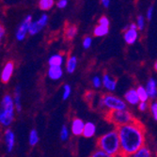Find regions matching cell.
Returning a JSON list of instances; mask_svg holds the SVG:
<instances>
[{
	"label": "cell",
	"instance_id": "1",
	"mask_svg": "<svg viewBox=\"0 0 157 157\" xmlns=\"http://www.w3.org/2000/svg\"><path fill=\"white\" fill-rule=\"evenodd\" d=\"M120 140V155L129 157L141 147L145 146L146 129L141 121L135 119L131 123L117 128Z\"/></svg>",
	"mask_w": 157,
	"mask_h": 157
},
{
	"label": "cell",
	"instance_id": "2",
	"mask_svg": "<svg viewBox=\"0 0 157 157\" xmlns=\"http://www.w3.org/2000/svg\"><path fill=\"white\" fill-rule=\"evenodd\" d=\"M98 149L105 153L116 157L120 155V140L117 130L110 131L101 136L97 140Z\"/></svg>",
	"mask_w": 157,
	"mask_h": 157
},
{
	"label": "cell",
	"instance_id": "3",
	"mask_svg": "<svg viewBox=\"0 0 157 157\" xmlns=\"http://www.w3.org/2000/svg\"><path fill=\"white\" fill-rule=\"evenodd\" d=\"M14 118V104L10 95H5L0 105V124L10 126Z\"/></svg>",
	"mask_w": 157,
	"mask_h": 157
},
{
	"label": "cell",
	"instance_id": "4",
	"mask_svg": "<svg viewBox=\"0 0 157 157\" xmlns=\"http://www.w3.org/2000/svg\"><path fill=\"white\" fill-rule=\"evenodd\" d=\"M105 119L111 124L117 126V128L126 125V124H129L135 120L134 116L127 110L106 111L105 115Z\"/></svg>",
	"mask_w": 157,
	"mask_h": 157
},
{
	"label": "cell",
	"instance_id": "5",
	"mask_svg": "<svg viewBox=\"0 0 157 157\" xmlns=\"http://www.w3.org/2000/svg\"><path fill=\"white\" fill-rule=\"evenodd\" d=\"M99 105L102 108H106L108 111L127 110L126 104L121 99L113 94H104L100 99Z\"/></svg>",
	"mask_w": 157,
	"mask_h": 157
},
{
	"label": "cell",
	"instance_id": "6",
	"mask_svg": "<svg viewBox=\"0 0 157 157\" xmlns=\"http://www.w3.org/2000/svg\"><path fill=\"white\" fill-rule=\"evenodd\" d=\"M47 22H48V16L46 14H42L39 20L30 24L29 28H28V33L30 35H36L46 25Z\"/></svg>",
	"mask_w": 157,
	"mask_h": 157
},
{
	"label": "cell",
	"instance_id": "7",
	"mask_svg": "<svg viewBox=\"0 0 157 157\" xmlns=\"http://www.w3.org/2000/svg\"><path fill=\"white\" fill-rule=\"evenodd\" d=\"M32 23V17L30 15H27L25 20L22 22L20 26L16 31V39L18 40H23L25 38L26 33H28V28H29L30 24Z\"/></svg>",
	"mask_w": 157,
	"mask_h": 157
},
{
	"label": "cell",
	"instance_id": "8",
	"mask_svg": "<svg viewBox=\"0 0 157 157\" xmlns=\"http://www.w3.org/2000/svg\"><path fill=\"white\" fill-rule=\"evenodd\" d=\"M13 70H14V63L12 61L7 62L1 73V81L3 83H8L10 81L13 74Z\"/></svg>",
	"mask_w": 157,
	"mask_h": 157
},
{
	"label": "cell",
	"instance_id": "9",
	"mask_svg": "<svg viewBox=\"0 0 157 157\" xmlns=\"http://www.w3.org/2000/svg\"><path fill=\"white\" fill-rule=\"evenodd\" d=\"M127 28V27H126ZM138 38L137 29H132V28H127L124 32V40L128 44H134Z\"/></svg>",
	"mask_w": 157,
	"mask_h": 157
},
{
	"label": "cell",
	"instance_id": "10",
	"mask_svg": "<svg viewBox=\"0 0 157 157\" xmlns=\"http://www.w3.org/2000/svg\"><path fill=\"white\" fill-rule=\"evenodd\" d=\"M104 87L107 90H110V91H113L116 90V87H117V81L112 78L108 74H105L104 76H103V81H102Z\"/></svg>",
	"mask_w": 157,
	"mask_h": 157
},
{
	"label": "cell",
	"instance_id": "11",
	"mask_svg": "<svg viewBox=\"0 0 157 157\" xmlns=\"http://www.w3.org/2000/svg\"><path fill=\"white\" fill-rule=\"evenodd\" d=\"M85 123L81 119L75 118L72 122V132L75 136H80L83 133Z\"/></svg>",
	"mask_w": 157,
	"mask_h": 157
},
{
	"label": "cell",
	"instance_id": "12",
	"mask_svg": "<svg viewBox=\"0 0 157 157\" xmlns=\"http://www.w3.org/2000/svg\"><path fill=\"white\" fill-rule=\"evenodd\" d=\"M146 92L149 96V98H156L157 95V85H156V81L153 78H151L146 86Z\"/></svg>",
	"mask_w": 157,
	"mask_h": 157
},
{
	"label": "cell",
	"instance_id": "13",
	"mask_svg": "<svg viewBox=\"0 0 157 157\" xmlns=\"http://www.w3.org/2000/svg\"><path fill=\"white\" fill-rule=\"evenodd\" d=\"M77 34V26L73 24H69L65 27L64 37L67 40H72Z\"/></svg>",
	"mask_w": 157,
	"mask_h": 157
},
{
	"label": "cell",
	"instance_id": "14",
	"mask_svg": "<svg viewBox=\"0 0 157 157\" xmlns=\"http://www.w3.org/2000/svg\"><path fill=\"white\" fill-rule=\"evenodd\" d=\"M96 133V126L94 123L92 122H87L85 123V126H84V129H83V133L82 135L87 137V138H90V137H92Z\"/></svg>",
	"mask_w": 157,
	"mask_h": 157
},
{
	"label": "cell",
	"instance_id": "15",
	"mask_svg": "<svg viewBox=\"0 0 157 157\" xmlns=\"http://www.w3.org/2000/svg\"><path fill=\"white\" fill-rule=\"evenodd\" d=\"M124 98L126 100L127 103H129L131 105H137L139 104V99L137 97L136 90H129L124 95Z\"/></svg>",
	"mask_w": 157,
	"mask_h": 157
},
{
	"label": "cell",
	"instance_id": "16",
	"mask_svg": "<svg viewBox=\"0 0 157 157\" xmlns=\"http://www.w3.org/2000/svg\"><path fill=\"white\" fill-rule=\"evenodd\" d=\"M63 75V71L61 67H49L48 70V76L53 80H59L61 78Z\"/></svg>",
	"mask_w": 157,
	"mask_h": 157
},
{
	"label": "cell",
	"instance_id": "17",
	"mask_svg": "<svg viewBox=\"0 0 157 157\" xmlns=\"http://www.w3.org/2000/svg\"><path fill=\"white\" fill-rule=\"evenodd\" d=\"M5 138H6V145H7V150L9 152H10L13 150L14 147V134L10 129H8L5 133Z\"/></svg>",
	"mask_w": 157,
	"mask_h": 157
},
{
	"label": "cell",
	"instance_id": "18",
	"mask_svg": "<svg viewBox=\"0 0 157 157\" xmlns=\"http://www.w3.org/2000/svg\"><path fill=\"white\" fill-rule=\"evenodd\" d=\"M129 157H152V154H151V150L148 147L143 146V147H141L138 151H136L135 153L130 155Z\"/></svg>",
	"mask_w": 157,
	"mask_h": 157
},
{
	"label": "cell",
	"instance_id": "19",
	"mask_svg": "<svg viewBox=\"0 0 157 157\" xmlns=\"http://www.w3.org/2000/svg\"><path fill=\"white\" fill-rule=\"evenodd\" d=\"M50 67H60L63 63V56L61 55H54L49 59Z\"/></svg>",
	"mask_w": 157,
	"mask_h": 157
},
{
	"label": "cell",
	"instance_id": "20",
	"mask_svg": "<svg viewBox=\"0 0 157 157\" xmlns=\"http://www.w3.org/2000/svg\"><path fill=\"white\" fill-rule=\"evenodd\" d=\"M14 107L16 108L17 112H21L22 110V105H21V90L20 88L17 87L15 89V91H14Z\"/></svg>",
	"mask_w": 157,
	"mask_h": 157
},
{
	"label": "cell",
	"instance_id": "21",
	"mask_svg": "<svg viewBox=\"0 0 157 157\" xmlns=\"http://www.w3.org/2000/svg\"><path fill=\"white\" fill-rule=\"evenodd\" d=\"M76 65H77V59L74 56H70L67 60V72L69 74H73L76 69Z\"/></svg>",
	"mask_w": 157,
	"mask_h": 157
},
{
	"label": "cell",
	"instance_id": "22",
	"mask_svg": "<svg viewBox=\"0 0 157 157\" xmlns=\"http://www.w3.org/2000/svg\"><path fill=\"white\" fill-rule=\"evenodd\" d=\"M109 31V28L108 26H104V25H96L95 28H94V35L96 37H103V36H105Z\"/></svg>",
	"mask_w": 157,
	"mask_h": 157
},
{
	"label": "cell",
	"instance_id": "23",
	"mask_svg": "<svg viewBox=\"0 0 157 157\" xmlns=\"http://www.w3.org/2000/svg\"><path fill=\"white\" fill-rule=\"evenodd\" d=\"M136 91L137 97L139 99V102H145V103H147V101L149 100V96H148V94L146 92L145 88L141 87V86H140V87L137 88V90H136Z\"/></svg>",
	"mask_w": 157,
	"mask_h": 157
},
{
	"label": "cell",
	"instance_id": "24",
	"mask_svg": "<svg viewBox=\"0 0 157 157\" xmlns=\"http://www.w3.org/2000/svg\"><path fill=\"white\" fill-rule=\"evenodd\" d=\"M54 0H40L39 2V7L41 10H48L54 6Z\"/></svg>",
	"mask_w": 157,
	"mask_h": 157
},
{
	"label": "cell",
	"instance_id": "25",
	"mask_svg": "<svg viewBox=\"0 0 157 157\" xmlns=\"http://www.w3.org/2000/svg\"><path fill=\"white\" fill-rule=\"evenodd\" d=\"M39 142V136L36 130H32L29 135V144L30 146H35Z\"/></svg>",
	"mask_w": 157,
	"mask_h": 157
},
{
	"label": "cell",
	"instance_id": "26",
	"mask_svg": "<svg viewBox=\"0 0 157 157\" xmlns=\"http://www.w3.org/2000/svg\"><path fill=\"white\" fill-rule=\"evenodd\" d=\"M90 157H112V156L109 155V154H107V153H105V151H103L98 149L95 151H93Z\"/></svg>",
	"mask_w": 157,
	"mask_h": 157
},
{
	"label": "cell",
	"instance_id": "27",
	"mask_svg": "<svg viewBox=\"0 0 157 157\" xmlns=\"http://www.w3.org/2000/svg\"><path fill=\"white\" fill-rule=\"evenodd\" d=\"M136 27L138 28L139 30H142L144 28V26H145V21H144V17L142 16V15H139V16H137V18H136Z\"/></svg>",
	"mask_w": 157,
	"mask_h": 157
},
{
	"label": "cell",
	"instance_id": "28",
	"mask_svg": "<svg viewBox=\"0 0 157 157\" xmlns=\"http://www.w3.org/2000/svg\"><path fill=\"white\" fill-rule=\"evenodd\" d=\"M151 115L153 116V119L156 121L157 120V103L153 102L151 105Z\"/></svg>",
	"mask_w": 157,
	"mask_h": 157
},
{
	"label": "cell",
	"instance_id": "29",
	"mask_svg": "<svg viewBox=\"0 0 157 157\" xmlns=\"http://www.w3.org/2000/svg\"><path fill=\"white\" fill-rule=\"evenodd\" d=\"M68 137H69V131H68V128L64 125L60 132V138L62 140H67Z\"/></svg>",
	"mask_w": 157,
	"mask_h": 157
},
{
	"label": "cell",
	"instance_id": "30",
	"mask_svg": "<svg viewBox=\"0 0 157 157\" xmlns=\"http://www.w3.org/2000/svg\"><path fill=\"white\" fill-rule=\"evenodd\" d=\"M71 92H72V89L69 85H65L64 86V92H63V100H67L70 95H71Z\"/></svg>",
	"mask_w": 157,
	"mask_h": 157
},
{
	"label": "cell",
	"instance_id": "31",
	"mask_svg": "<svg viewBox=\"0 0 157 157\" xmlns=\"http://www.w3.org/2000/svg\"><path fill=\"white\" fill-rule=\"evenodd\" d=\"M91 41H92V40H91L90 37H86L83 40V47L85 49H89L90 47V45H91Z\"/></svg>",
	"mask_w": 157,
	"mask_h": 157
},
{
	"label": "cell",
	"instance_id": "32",
	"mask_svg": "<svg viewBox=\"0 0 157 157\" xmlns=\"http://www.w3.org/2000/svg\"><path fill=\"white\" fill-rule=\"evenodd\" d=\"M92 84H93V87H94V88L99 89V88L102 86V81H101V79H100V77L95 76V77H93V79H92Z\"/></svg>",
	"mask_w": 157,
	"mask_h": 157
},
{
	"label": "cell",
	"instance_id": "33",
	"mask_svg": "<svg viewBox=\"0 0 157 157\" xmlns=\"http://www.w3.org/2000/svg\"><path fill=\"white\" fill-rule=\"evenodd\" d=\"M99 25L109 27V20H108V18L105 17V16H102L101 18L99 19Z\"/></svg>",
	"mask_w": 157,
	"mask_h": 157
},
{
	"label": "cell",
	"instance_id": "34",
	"mask_svg": "<svg viewBox=\"0 0 157 157\" xmlns=\"http://www.w3.org/2000/svg\"><path fill=\"white\" fill-rule=\"evenodd\" d=\"M94 95L95 93L93 91H88L87 93L85 94V99H86V101L89 102V103H91V101L93 100L94 98Z\"/></svg>",
	"mask_w": 157,
	"mask_h": 157
},
{
	"label": "cell",
	"instance_id": "35",
	"mask_svg": "<svg viewBox=\"0 0 157 157\" xmlns=\"http://www.w3.org/2000/svg\"><path fill=\"white\" fill-rule=\"evenodd\" d=\"M68 4L67 0H59V1L56 2V6H58L59 9H64Z\"/></svg>",
	"mask_w": 157,
	"mask_h": 157
},
{
	"label": "cell",
	"instance_id": "36",
	"mask_svg": "<svg viewBox=\"0 0 157 157\" xmlns=\"http://www.w3.org/2000/svg\"><path fill=\"white\" fill-rule=\"evenodd\" d=\"M138 108L140 111H145L148 108V104L145 102H139L138 104Z\"/></svg>",
	"mask_w": 157,
	"mask_h": 157
},
{
	"label": "cell",
	"instance_id": "37",
	"mask_svg": "<svg viewBox=\"0 0 157 157\" xmlns=\"http://www.w3.org/2000/svg\"><path fill=\"white\" fill-rule=\"evenodd\" d=\"M152 13H153V7H150L148 9V11H147V19L150 21L151 20V17H152Z\"/></svg>",
	"mask_w": 157,
	"mask_h": 157
},
{
	"label": "cell",
	"instance_id": "38",
	"mask_svg": "<svg viewBox=\"0 0 157 157\" xmlns=\"http://www.w3.org/2000/svg\"><path fill=\"white\" fill-rule=\"evenodd\" d=\"M4 35H5V28L1 25H0V44H1Z\"/></svg>",
	"mask_w": 157,
	"mask_h": 157
},
{
	"label": "cell",
	"instance_id": "39",
	"mask_svg": "<svg viewBox=\"0 0 157 157\" xmlns=\"http://www.w3.org/2000/svg\"><path fill=\"white\" fill-rule=\"evenodd\" d=\"M102 4H103V6H104L105 8H108L109 5H110V1H109V0H103V1H102Z\"/></svg>",
	"mask_w": 157,
	"mask_h": 157
},
{
	"label": "cell",
	"instance_id": "40",
	"mask_svg": "<svg viewBox=\"0 0 157 157\" xmlns=\"http://www.w3.org/2000/svg\"><path fill=\"white\" fill-rule=\"evenodd\" d=\"M156 69H157V62L155 61V62H154V70L156 71Z\"/></svg>",
	"mask_w": 157,
	"mask_h": 157
}]
</instances>
